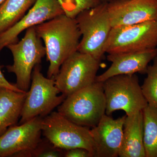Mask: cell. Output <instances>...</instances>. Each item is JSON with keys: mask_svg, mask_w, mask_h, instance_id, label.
<instances>
[{"mask_svg": "<svg viewBox=\"0 0 157 157\" xmlns=\"http://www.w3.org/2000/svg\"><path fill=\"white\" fill-rule=\"evenodd\" d=\"M119 157H146L144 144L142 111L127 116Z\"/></svg>", "mask_w": 157, "mask_h": 157, "instance_id": "cell-15", "label": "cell"}, {"mask_svg": "<svg viewBox=\"0 0 157 157\" xmlns=\"http://www.w3.org/2000/svg\"><path fill=\"white\" fill-rule=\"evenodd\" d=\"M43 118L39 117L7 129L0 136V157H14L36 146L42 139Z\"/></svg>", "mask_w": 157, "mask_h": 157, "instance_id": "cell-11", "label": "cell"}, {"mask_svg": "<svg viewBox=\"0 0 157 157\" xmlns=\"http://www.w3.org/2000/svg\"><path fill=\"white\" fill-rule=\"evenodd\" d=\"M110 1V0H102V1L103 2H109V1Z\"/></svg>", "mask_w": 157, "mask_h": 157, "instance_id": "cell-25", "label": "cell"}, {"mask_svg": "<svg viewBox=\"0 0 157 157\" xmlns=\"http://www.w3.org/2000/svg\"><path fill=\"white\" fill-rule=\"evenodd\" d=\"M101 62L78 51L70 56L54 78L61 94L67 97L95 82Z\"/></svg>", "mask_w": 157, "mask_h": 157, "instance_id": "cell-8", "label": "cell"}, {"mask_svg": "<svg viewBox=\"0 0 157 157\" xmlns=\"http://www.w3.org/2000/svg\"><path fill=\"white\" fill-rule=\"evenodd\" d=\"M36 0H6L0 6V33L15 24Z\"/></svg>", "mask_w": 157, "mask_h": 157, "instance_id": "cell-17", "label": "cell"}, {"mask_svg": "<svg viewBox=\"0 0 157 157\" xmlns=\"http://www.w3.org/2000/svg\"><path fill=\"white\" fill-rule=\"evenodd\" d=\"M107 7L112 28L157 20V0H110Z\"/></svg>", "mask_w": 157, "mask_h": 157, "instance_id": "cell-10", "label": "cell"}, {"mask_svg": "<svg viewBox=\"0 0 157 157\" xmlns=\"http://www.w3.org/2000/svg\"><path fill=\"white\" fill-rule=\"evenodd\" d=\"M65 157H93L92 154L86 149L76 147L64 150Z\"/></svg>", "mask_w": 157, "mask_h": 157, "instance_id": "cell-22", "label": "cell"}, {"mask_svg": "<svg viewBox=\"0 0 157 157\" xmlns=\"http://www.w3.org/2000/svg\"><path fill=\"white\" fill-rule=\"evenodd\" d=\"M103 87L107 115L120 110L132 115L148 105L135 74L112 76L103 82Z\"/></svg>", "mask_w": 157, "mask_h": 157, "instance_id": "cell-6", "label": "cell"}, {"mask_svg": "<svg viewBox=\"0 0 157 157\" xmlns=\"http://www.w3.org/2000/svg\"><path fill=\"white\" fill-rule=\"evenodd\" d=\"M12 54L13 63L6 66L9 73L16 76L15 85L19 89L27 92L30 86L34 68L40 64L46 55L42 39L37 35L35 26L26 30L20 41L7 46Z\"/></svg>", "mask_w": 157, "mask_h": 157, "instance_id": "cell-4", "label": "cell"}, {"mask_svg": "<svg viewBox=\"0 0 157 157\" xmlns=\"http://www.w3.org/2000/svg\"><path fill=\"white\" fill-rule=\"evenodd\" d=\"M64 14L75 18L81 12L98 6L102 0H57Z\"/></svg>", "mask_w": 157, "mask_h": 157, "instance_id": "cell-21", "label": "cell"}, {"mask_svg": "<svg viewBox=\"0 0 157 157\" xmlns=\"http://www.w3.org/2000/svg\"><path fill=\"white\" fill-rule=\"evenodd\" d=\"M126 116L114 119L105 114L90 129L94 141L93 157L119 156Z\"/></svg>", "mask_w": 157, "mask_h": 157, "instance_id": "cell-13", "label": "cell"}, {"mask_svg": "<svg viewBox=\"0 0 157 157\" xmlns=\"http://www.w3.org/2000/svg\"><path fill=\"white\" fill-rule=\"evenodd\" d=\"M75 19L81 34L78 51L101 60L112 29L107 2H102L94 8L85 10Z\"/></svg>", "mask_w": 157, "mask_h": 157, "instance_id": "cell-3", "label": "cell"}, {"mask_svg": "<svg viewBox=\"0 0 157 157\" xmlns=\"http://www.w3.org/2000/svg\"><path fill=\"white\" fill-rule=\"evenodd\" d=\"M0 87L6 88L15 91L19 92H25L19 89L15 84H12L6 79V77L2 73L1 67H0Z\"/></svg>", "mask_w": 157, "mask_h": 157, "instance_id": "cell-23", "label": "cell"}, {"mask_svg": "<svg viewBox=\"0 0 157 157\" xmlns=\"http://www.w3.org/2000/svg\"><path fill=\"white\" fill-rule=\"evenodd\" d=\"M103 82L95 81L66 97L57 111L74 123L88 128L96 126L106 114Z\"/></svg>", "mask_w": 157, "mask_h": 157, "instance_id": "cell-2", "label": "cell"}, {"mask_svg": "<svg viewBox=\"0 0 157 157\" xmlns=\"http://www.w3.org/2000/svg\"><path fill=\"white\" fill-rule=\"evenodd\" d=\"M5 1H6V0H0V6L2 5L3 3L5 2Z\"/></svg>", "mask_w": 157, "mask_h": 157, "instance_id": "cell-24", "label": "cell"}, {"mask_svg": "<svg viewBox=\"0 0 157 157\" xmlns=\"http://www.w3.org/2000/svg\"><path fill=\"white\" fill-rule=\"evenodd\" d=\"M27 92L0 87V136L20 118Z\"/></svg>", "mask_w": 157, "mask_h": 157, "instance_id": "cell-16", "label": "cell"}, {"mask_svg": "<svg viewBox=\"0 0 157 157\" xmlns=\"http://www.w3.org/2000/svg\"><path fill=\"white\" fill-rule=\"evenodd\" d=\"M157 20L112 28L104 47L108 54L156 48Z\"/></svg>", "mask_w": 157, "mask_h": 157, "instance_id": "cell-9", "label": "cell"}, {"mask_svg": "<svg viewBox=\"0 0 157 157\" xmlns=\"http://www.w3.org/2000/svg\"><path fill=\"white\" fill-rule=\"evenodd\" d=\"M55 85L53 78L45 77L37 65L32 73L29 89L27 92L20 117V124L50 114L66 99Z\"/></svg>", "mask_w": 157, "mask_h": 157, "instance_id": "cell-5", "label": "cell"}, {"mask_svg": "<svg viewBox=\"0 0 157 157\" xmlns=\"http://www.w3.org/2000/svg\"><path fill=\"white\" fill-rule=\"evenodd\" d=\"M37 35L44 43L49 62L47 76L54 78L64 62L78 51L81 34L75 18L65 14L35 26Z\"/></svg>", "mask_w": 157, "mask_h": 157, "instance_id": "cell-1", "label": "cell"}, {"mask_svg": "<svg viewBox=\"0 0 157 157\" xmlns=\"http://www.w3.org/2000/svg\"><path fill=\"white\" fill-rule=\"evenodd\" d=\"M152 64L148 66L141 89L147 104L157 109V56L153 60Z\"/></svg>", "mask_w": 157, "mask_h": 157, "instance_id": "cell-19", "label": "cell"}, {"mask_svg": "<svg viewBox=\"0 0 157 157\" xmlns=\"http://www.w3.org/2000/svg\"><path fill=\"white\" fill-rule=\"evenodd\" d=\"M42 134L56 148L67 150L80 147L94 151L90 129L74 123L57 111L43 117Z\"/></svg>", "mask_w": 157, "mask_h": 157, "instance_id": "cell-7", "label": "cell"}, {"mask_svg": "<svg viewBox=\"0 0 157 157\" xmlns=\"http://www.w3.org/2000/svg\"><path fill=\"white\" fill-rule=\"evenodd\" d=\"M157 56V47L139 51L108 54L107 59L111 64L104 73L97 76L96 81L103 82L119 75L145 74L149 63Z\"/></svg>", "mask_w": 157, "mask_h": 157, "instance_id": "cell-14", "label": "cell"}, {"mask_svg": "<svg viewBox=\"0 0 157 157\" xmlns=\"http://www.w3.org/2000/svg\"><path fill=\"white\" fill-rule=\"evenodd\" d=\"M146 157H157V109L147 105L142 110Z\"/></svg>", "mask_w": 157, "mask_h": 157, "instance_id": "cell-18", "label": "cell"}, {"mask_svg": "<svg viewBox=\"0 0 157 157\" xmlns=\"http://www.w3.org/2000/svg\"><path fill=\"white\" fill-rule=\"evenodd\" d=\"M64 150L55 147L44 137L33 148L21 152L14 157H64Z\"/></svg>", "mask_w": 157, "mask_h": 157, "instance_id": "cell-20", "label": "cell"}, {"mask_svg": "<svg viewBox=\"0 0 157 157\" xmlns=\"http://www.w3.org/2000/svg\"><path fill=\"white\" fill-rule=\"evenodd\" d=\"M64 14L57 0H36L27 13L17 23L0 33V52L18 41L24 31Z\"/></svg>", "mask_w": 157, "mask_h": 157, "instance_id": "cell-12", "label": "cell"}]
</instances>
